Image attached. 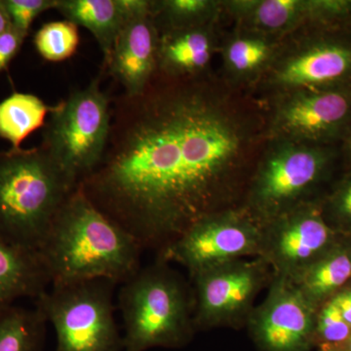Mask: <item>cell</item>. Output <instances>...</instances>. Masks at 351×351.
<instances>
[{"label":"cell","mask_w":351,"mask_h":351,"mask_svg":"<svg viewBox=\"0 0 351 351\" xmlns=\"http://www.w3.org/2000/svg\"><path fill=\"white\" fill-rule=\"evenodd\" d=\"M239 149L198 88H157L112 99L100 162L78 188L143 249L163 250L212 215L218 186Z\"/></svg>","instance_id":"1"},{"label":"cell","mask_w":351,"mask_h":351,"mask_svg":"<svg viewBox=\"0 0 351 351\" xmlns=\"http://www.w3.org/2000/svg\"><path fill=\"white\" fill-rule=\"evenodd\" d=\"M143 248L76 188L38 252L51 286L107 279L122 284L141 269Z\"/></svg>","instance_id":"2"},{"label":"cell","mask_w":351,"mask_h":351,"mask_svg":"<svg viewBox=\"0 0 351 351\" xmlns=\"http://www.w3.org/2000/svg\"><path fill=\"white\" fill-rule=\"evenodd\" d=\"M76 188L40 145L0 152V241L38 253Z\"/></svg>","instance_id":"3"},{"label":"cell","mask_w":351,"mask_h":351,"mask_svg":"<svg viewBox=\"0 0 351 351\" xmlns=\"http://www.w3.org/2000/svg\"><path fill=\"white\" fill-rule=\"evenodd\" d=\"M165 261L141 267L119 293L123 351H145L186 341L195 328L193 294Z\"/></svg>","instance_id":"4"},{"label":"cell","mask_w":351,"mask_h":351,"mask_svg":"<svg viewBox=\"0 0 351 351\" xmlns=\"http://www.w3.org/2000/svg\"><path fill=\"white\" fill-rule=\"evenodd\" d=\"M110 104L97 76L57 104L43 127L40 147L76 186L96 168L107 147Z\"/></svg>","instance_id":"5"},{"label":"cell","mask_w":351,"mask_h":351,"mask_svg":"<svg viewBox=\"0 0 351 351\" xmlns=\"http://www.w3.org/2000/svg\"><path fill=\"white\" fill-rule=\"evenodd\" d=\"M117 285L95 279L51 286L36 299V306L56 332V351H123L114 318Z\"/></svg>","instance_id":"6"},{"label":"cell","mask_w":351,"mask_h":351,"mask_svg":"<svg viewBox=\"0 0 351 351\" xmlns=\"http://www.w3.org/2000/svg\"><path fill=\"white\" fill-rule=\"evenodd\" d=\"M267 263L237 260L191 274L195 327L234 324L250 316L267 279Z\"/></svg>","instance_id":"7"},{"label":"cell","mask_w":351,"mask_h":351,"mask_svg":"<svg viewBox=\"0 0 351 351\" xmlns=\"http://www.w3.org/2000/svg\"><path fill=\"white\" fill-rule=\"evenodd\" d=\"M263 232L260 226L245 219L210 215L161 250L160 258L181 263L191 276L245 256L261 257Z\"/></svg>","instance_id":"8"},{"label":"cell","mask_w":351,"mask_h":351,"mask_svg":"<svg viewBox=\"0 0 351 351\" xmlns=\"http://www.w3.org/2000/svg\"><path fill=\"white\" fill-rule=\"evenodd\" d=\"M248 319L267 351L304 350L315 324L313 304L292 279L283 276H276L267 299Z\"/></svg>","instance_id":"9"},{"label":"cell","mask_w":351,"mask_h":351,"mask_svg":"<svg viewBox=\"0 0 351 351\" xmlns=\"http://www.w3.org/2000/svg\"><path fill=\"white\" fill-rule=\"evenodd\" d=\"M332 230L315 213L295 215L263 232L262 255L276 276L295 278L326 254Z\"/></svg>","instance_id":"10"},{"label":"cell","mask_w":351,"mask_h":351,"mask_svg":"<svg viewBox=\"0 0 351 351\" xmlns=\"http://www.w3.org/2000/svg\"><path fill=\"white\" fill-rule=\"evenodd\" d=\"M157 32L149 5L131 15L120 29L104 69L123 87V94L143 93L158 66Z\"/></svg>","instance_id":"11"},{"label":"cell","mask_w":351,"mask_h":351,"mask_svg":"<svg viewBox=\"0 0 351 351\" xmlns=\"http://www.w3.org/2000/svg\"><path fill=\"white\" fill-rule=\"evenodd\" d=\"M325 160L324 154L307 149L274 157L261 176L258 199L265 208L277 209L315 182L324 168Z\"/></svg>","instance_id":"12"},{"label":"cell","mask_w":351,"mask_h":351,"mask_svg":"<svg viewBox=\"0 0 351 351\" xmlns=\"http://www.w3.org/2000/svg\"><path fill=\"white\" fill-rule=\"evenodd\" d=\"M149 5L147 0H58L56 10L93 34L106 63L124 23Z\"/></svg>","instance_id":"13"},{"label":"cell","mask_w":351,"mask_h":351,"mask_svg":"<svg viewBox=\"0 0 351 351\" xmlns=\"http://www.w3.org/2000/svg\"><path fill=\"white\" fill-rule=\"evenodd\" d=\"M49 286L38 253L0 241V309L24 298L38 299Z\"/></svg>","instance_id":"14"},{"label":"cell","mask_w":351,"mask_h":351,"mask_svg":"<svg viewBox=\"0 0 351 351\" xmlns=\"http://www.w3.org/2000/svg\"><path fill=\"white\" fill-rule=\"evenodd\" d=\"M351 71V48L337 43L316 46L290 62L280 73L289 85H322L341 80Z\"/></svg>","instance_id":"15"},{"label":"cell","mask_w":351,"mask_h":351,"mask_svg":"<svg viewBox=\"0 0 351 351\" xmlns=\"http://www.w3.org/2000/svg\"><path fill=\"white\" fill-rule=\"evenodd\" d=\"M348 95L339 91L308 95L291 104L285 112L290 128L311 135L329 133L338 128L350 115Z\"/></svg>","instance_id":"16"},{"label":"cell","mask_w":351,"mask_h":351,"mask_svg":"<svg viewBox=\"0 0 351 351\" xmlns=\"http://www.w3.org/2000/svg\"><path fill=\"white\" fill-rule=\"evenodd\" d=\"M54 108L38 96L14 92L0 101V138L8 141L11 149H20L32 133L43 128Z\"/></svg>","instance_id":"17"},{"label":"cell","mask_w":351,"mask_h":351,"mask_svg":"<svg viewBox=\"0 0 351 351\" xmlns=\"http://www.w3.org/2000/svg\"><path fill=\"white\" fill-rule=\"evenodd\" d=\"M350 277L351 254L337 250L327 252L292 280L315 306L348 282Z\"/></svg>","instance_id":"18"},{"label":"cell","mask_w":351,"mask_h":351,"mask_svg":"<svg viewBox=\"0 0 351 351\" xmlns=\"http://www.w3.org/2000/svg\"><path fill=\"white\" fill-rule=\"evenodd\" d=\"M46 321L38 308L13 306L0 309V351H41Z\"/></svg>","instance_id":"19"},{"label":"cell","mask_w":351,"mask_h":351,"mask_svg":"<svg viewBox=\"0 0 351 351\" xmlns=\"http://www.w3.org/2000/svg\"><path fill=\"white\" fill-rule=\"evenodd\" d=\"M158 44V63L169 73H189L204 68L210 60L211 45L205 32L179 29L170 32Z\"/></svg>","instance_id":"20"},{"label":"cell","mask_w":351,"mask_h":351,"mask_svg":"<svg viewBox=\"0 0 351 351\" xmlns=\"http://www.w3.org/2000/svg\"><path fill=\"white\" fill-rule=\"evenodd\" d=\"M34 44L46 61H66L75 54L80 45L78 27L66 20L47 23L36 32Z\"/></svg>","instance_id":"21"},{"label":"cell","mask_w":351,"mask_h":351,"mask_svg":"<svg viewBox=\"0 0 351 351\" xmlns=\"http://www.w3.org/2000/svg\"><path fill=\"white\" fill-rule=\"evenodd\" d=\"M11 25L27 36L32 22L40 14L56 9L58 0H2Z\"/></svg>","instance_id":"22"},{"label":"cell","mask_w":351,"mask_h":351,"mask_svg":"<svg viewBox=\"0 0 351 351\" xmlns=\"http://www.w3.org/2000/svg\"><path fill=\"white\" fill-rule=\"evenodd\" d=\"M267 46L258 40H237L228 49V60L239 71H247L262 63L267 56Z\"/></svg>","instance_id":"23"},{"label":"cell","mask_w":351,"mask_h":351,"mask_svg":"<svg viewBox=\"0 0 351 351\" xmlns=\"http://www.w3.org/2000/svg\"><path fill=\"white\" fill-rule=\"evenodd\" d=\"M317 330L320 336L330 343H341L350 338L351 334L350 325L332 302L323 307L318 316Z\"/></svg>","instance_id":"24"},{"label":"cell","mask_w":351,"mask_h":351,"mask_svg":"<svg viewBox=\"0 0 351 351\" xmlns=\"http://www.w3.org/2000/svg\"><path fill=\"white\" fill-rule=\"evenodd\" d=\"M299 2L295 0H267L257 10V19L265 27L278 29L294 16Z\"/></svg>","instance_id":"25"},{"label":"cell","mask_w":351,"mask_h":351,"mask_svg":"<svg viewBox=\"0 0 351 351\" xmlns=\"http://www.w3.org/2000/svg\"><path fill=\"white\" fill-rule=\"evenodd\" d=\"M160 12L165 14L171 23L176 25L191 22L207 8V1L203 0H171L156 4Z\"/></svg>","instance_id":"26"},{"label":"cell","mask_w":351,"mask_h":351,"mask_svg":"<svg viewBox=\"0 0 351 351\" xmlns=\"http://www.w3.org/2000/svg\"><path fill=\"white\" fill-rule=\"evenodd\" d=\"M27 36L14 29L0 34V73L7 69L11 61L17 56Z\"/></svg>","instance_id":"27"},{"label":"cell","mask_w":351,"mask_h":351,"mask_svg":"<svg viewBox=\"0 0 351 351\" xmlns=\"http://www.w3.org/2000/svg\"><path fill=\"white\" fill-rule=\"evenodd\" d=\"M334 211L343 223L351 225V180L346 182L335 198Z\"/></svg>","instance_id":"28"},{"label":"cell","mask_w":351,"mask_h":351,"mask_svg":"<svg viewBox=\"0 0 351 351\" xmlns=\"http://www.w3.org/2000/svg\"><path fill=\"white\" fill-rule=\"evenodd\" d=\"M331 302L337 306L343 319L351 327V290L339 293L332 298Z\"/></svg>","instance_id":"29"},{"label":"cell","mask_w":351,"mask_h":351,"mask_svg":"<svg viewBox=\"0 0 351 351\" xmlns=\"http://www.w3.org/2000/svg\"><path fill=\"white\" fill-rule=\"evenodd\" d=\"M10 27V18H9L8 14H7L5 7L2 3V0H0V34L6 32Z\"/></svg>","instance_id":"30"},{"label":"cell","mask_w":351,"mask_h":351,"mask_svg":"<svg viewBox=\"0 0 351 351\" xmlns=\"http://www.w3.org/2000/svg\"><path fill=\"white\" fill-rule=\"evenodd\" d=\"M346 147H348V154H350V156L351 157V135L350 136V138H348V145H346Z\"/></svg>","instance_id":"31"},{"label":"cell","mask_w":351,"mask_h":351,"mask_svg":"<svg viewBox=\"0 0 351 351\" xmlns=\"http://www.w3.org/2000/svg\"><path fill=\"white\" fill-rule=\"evenodd\" d=\"M348 348H350V350H348V351H351V334L350 336V346H348Z\"/></svg>","instance_id":"32"}]
</instances>
